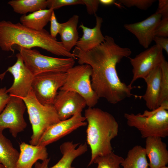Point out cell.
<instances>
[{
    "label": "cell",
    "mask_w": 168,
    "mask_h": 168,
    "mask_svg": "<svg viewBox=\"0 0 168 168\" xmlns=\"http://www.w3.org/2000/svg\"><path fill=\"white\" fill-rule=\"evenodd\" d=\"M72 53L79 64L91 66V86L99 98L114 104L133 95L132 90L136 87L122 82L116 70L117 64L131 54L129 48L120 47L107 35L104 42L93 49L84 52L75 47Z\"/></svg>",
    "instance_id": "cell-1"
},
{
    "label": "cell",
    "mask_w": 168,
    "mask_h": 168,
    "mask_svg": "<svg viewBox=\"0 0 168 168\" xmlns=\"http://www.w3.org/2000/svg\"><path fill=\"white\" fill-rule=\"evenodd\" d=\"M15 45L27 49L39 47L56 55L76 59L72 53L65 49L61 41L53 38L44 29L38 31L20 22L0 21V48L3 51L14 53L12 47Z\"/></svg>",
    "instance_id": "cell-2"
},
{
    "label": "cell",
    "mask_w": 168,
    "mask_h": 168,
    "mask_svg": "<svg viewBox=\"0 0 168 168\" xmlns=\"http://www.w3.org/2000/svg\"><path fill=\"white\" fill-rule=\"evenodd\" d=\"M84 116L87 121V144L91 150L90 166L96 157L113 151L111 142L118 135L119 125L113 115L99 108L88 107Z\"/></svg>",
    "instance_id": "cell-3"
},
{
    "label": "cell",
    "mask_w": 168,
    "mask_h": 168,
    "mask_svg": "<svg viewBox=\"0 0 168 168\" xmlns=\"http://www.w3.org/2000/svg\"><path fill=\"white\" fill-rule=\"evenodd\" d=\"M21 98L27 110L33 131L30 144L35 146L44 132L51 126L60 120L53 105L42 104L31 89L27 96Z\"/></svg>",
    "instance_id": "cell-4"
},
{
    "label": "cell",
    "mask_w": 168,
    "mask_h": 168,
    "mask_svg": "<svg viewBox=\"0 0 168 168\" xmlns=\"http://www.w3.org/2000/svg\"><path fill=\"white\" fill-rule=\"evenodd\" d=\"M128 125L137 128L143 138L149 137L165 138L168 136V111L160 106L152 111L138 113L124 114Z\"/></svg>",
    "instance_id": "cell-5"
},
{
    "label": "cell",
    "mask_w": 168,
    "mask_h": 168,
    "mask_svg": "<svg viewBox=\"0 0 168 168\" xmlns=\"http://www.w3.org/2000/svg\"><path fill=\"white\" fill-rule=\"evenodd\" d=\"M24 63L34 76L46 72H66L74 66V59L60 58L45 56L36 49L18 46Z\"/></svg>",
    "instance_id": "cell-6"
},
{
    "label": "cell",
    "mask_w": 168,
    "mask_h": 168,
    "mask_svg": "<svg viewBox=\"0 0 168 168\" xmlns=\"http://www.w3.org/2000/svg\"><path fill=\"white\" fill-rule=\"evenodd\" d=\"M67 73L65 82L59 90L77 93L85 100L88 107H94L100 98L91 86V66L87 64L73 66Z\"/></svg>",
    "instance_id": "cell-7"
},
{
    "label": "cell",
    "mask_w": 168,
    "mask_h": 168,
    "mask_svg": "<svg viewBox=\"0 0 168 168\" xmlns=\"http://www.w3.org/2000/svg\"><path fill=\"white\" fill-rule=\"evenodd\" d=\"M67 76V72H46L34 76L31 90L38 101L44 105H53L58 91L65 83Z\"/></svg>",
    "instance_id": "cell-8"
},
{
    "label": "cell",
    "mask_w": 168,
    "mask_h": 168,
    "mask_svg": "<svg viewBox=\"0 0 168 168\" xmlns=\"http://www.w3.org/2000/svg\"><path fill=\"white\" fill-rule=\"evenodd\" d=\"M10 100L0 114V131L8 128L14 138L27 127L24 117L26 108L23 100L20 98L10 96Z\"/></svg>",
    "instance_id": "cell-9"
},
{
    "label": "cell",
    "mask_w": 168,
    "mask_h": 168,
    "mask_svg": "<svg viewBox=\"0 0 168 168\" xmlns=\"http://www.w3.org/2000/svg\"><path fill=\"white\" fill-rule=\"evenodd\" d=\"M162 51L161 48L155 44L134 58L128 57L133 67V77L130 85L138 79H144L155 68L160 66L165 59Z\"/></svg>",
    "instance_id": "cell-10"
},
{
    "label": "cell",
    "mask_w": 168,
    "mask_h": 168,
    "mask_svg": "<svg viewBox=\"0 0 168 168\" xmlns=\"http://www.w3.org/2000/svg\"><path fill=\"white\" fill-rule=\"evenodd\" d=\"M16 62L0 74V78L2 79L6 72L10 73L13 77V82L7 90V92L10 96L24 98L27 96L31 89L34 76L25 65L20 53L16 54Z\"/></svg>",
    "instance_id": "cell-11"
},
{
    "label": "cell",
    "mask_w": 168,
    "mask_h": 168,
    "mask_svg": "<svg viewBox=\"0 0 168 168\" xmlns=\"http://www.w3.org/2000/svg\"><path fill=\"white\" fill-rule=\"evenodd\" d=\"M53 105L60 121L81 113L86 105L85 100L77 93L70 91L58 92Z\"/></svg>",
    "instance_id": "cell-12"
},
{
    "label": "cell",
    "mask_w": 168,
    "mask_h": 168,
    "mask_svg": "<svg viewBox=\"0 0 168 168\" xmlns=\"http://www.w3.org/2000/svg\"><path fill=\"white\" fill-rule=\"evenodd\" d=\"M82 113L60 121L49 127L40 138L37 145L46 147L69 134L78 128L86 126L87 123Z\"/></svg>",
    "instance_id": "cell-13"
},
{
    "label": "cell",
    "mask_w": 168,
    "mask_h": 168,
    "mask_svg": "<svg viewBox=\"0 0 168 168\" xmlns=\"http://www.w3.org/2000/svg\"><path fill=\"white\" fill-rule=\"evenodd\" d=\"M161 18L160 14L155 12L144 20L126 24L124 26L136 36L141 46L147 49L153 41L154 31Z\"/></svg>",
    "instance_id": "cell-14"
},
{
    "label": "cell",
    "mask_w": 168,
    "mask_h": 168,
    "mask_svg": "<svg viewBox=\"0 0 168 168\" xmlns=\"http://www.w3.org/2000/svg\"><path fill=\"white\" fill-rule=\"evenodd\" d=\"M68 141L63 143L60 147L62 156L54 166L49 167L50 158L42 161L41 163L36 162L35 168H76L72 166V163L77 157L86 152L88 150L86 142L80 144Z\"/></svg>",
    "instance_id": "cell-15"
},
{
    "label": "cell",
    "mask_w": 168,
    "mask_h": 168,
    "mask_svg": "<svg viewBox=\"0 0 168 168\" xmlns=\"http://www.w3.org/2000/svg\"><path fill=\"white\" fill-rule=\"evenodd\" d=\"M161 137H149L146 138L145 150L149 159L150 168H160L168 163V151L166 144Z\"/></svg>",
    "instance_id": "cell-16"
},
{
    "label": "cell",
    "mask_w": 168,
    "mask_h": 168,
    "mask_svg": "<svg viewBox=\"0 0 168 168\" xmlns=\"http://www.w3.org/2000/svg\"><path fill=\"white\" fill-rule=\"evenodd\" d=\"M95 16L96 24L94 27L88 28L82 23L79 26L82 30L83 35L79 39L75 47L82 51L86 52L93 49L105 40V36L101 30L103 19L96 14Z\"/></svg>",
    "instance_id": "cell-17"
},
{
    "label": "cell",
    "mask_w": 168,
    "mask_h": 168,
    "mask_svg": "<svg viewBox=\"0 0 168 168\" xmlns=\"http://www.w3.org/2000/svg\"><path fill=\"white\" fill-rule=\"evenodd\" d=\"M20 152L16 168H32L38 160L44 161L48 158L46 147L34 146L24 142L20 144Z\"/></svg>",
    "instance_id": "cell-18"
},
{
    "label": "cell",
    "mask_w": 168,
    "mask_h": 168,
    "mask_svg": "<svg viewBox=\"0 0 168 168\" xmlns=\"http://www.w3.org/2000/svg\"><path fill=\"white\" fill-rule=\"evenodd\" d=\"M161 70L160 66L155 68L143 79L147 84L144 94L142 97L146 105L149 110H153L157 109L161 90Z\"/></svg>",
    "instance_id": "cell-19"
},
{
    "label": "cell",
    "mask_w": 168,
    "mask_h": 168,
    "mask_svg": "<svg viewBox=\"0 0 168 168\" xmlns=\"http://www.w3.org/2000/svg\"><path fill=\"white\" fill-rule=\"evenodd\" d=\"M79 16L73 15L65 22L61 23L59 33L63 47L69 52L76 46L79 40V35L77 26Z\"/></svg>",
    "instance_id": "cell-20"
},
{
    "label": "cell",
    "mask_w": 168,
    "mask_h": 168,
    "mask_svg": "<svg viewBox=\"0 0 168 168\" xmlns=\"http://www.w3.org/2000/svg\"><path fill=\"white\" fill-rule=\"evenodd\" d=\"M54 10H40L28 15H22L20 18V23L24 26L36 30H43L49 21Z\"/></svg>",
    "instance_id": "cell-21"
},
{
    "label": "cell",
    "mask_w": 168,
    "mask_h": 168,
    "mask_svg": "<svg viewBox=\"0 0 168 168\" xmlns=\"http://www.w3.org/2000/svg\"><path fill=\"white\" fill-rule=\"evenodd\" d=\"M20 153L0 131V163L5 168H16Z\"/></svg>",
    "instance_id": "cell-22"
},
{
    "label": "cell",
    "mask_w": 168,
    "mask_h": 168,
    "mask_svg": "<svg viewBox=\"0 0 168 168\" xmlns=\"http://www.w3.org/2000/svg\"><path fill=\"white\" fill-rule=\"evenodd\" d=\"M121 165L123 168H148L145 148L140 145L133 147Z\"/></svg>",
    "instance_id": "cell-23"
},
{
    "label": "cell",
    "mask_w": 168,
    "mask_h": 168,
    "mask_svg": "<svg viewBox=\"0 0 168 168\" xmlns=\"http://www.w3.org/2000/svg\"><path fill=\"white\" fill-rule=\"evenodd\" d=\"M8 4L12 8L14 12L18 14L26 15L28 12L46 9L47 0H12Z\"/></svg>",
    "instance_id": "cell-24"
},
{
    "label": "cell",
    "mask_w": 168,
    "mask_h": 168,
    "mask_svg": "<svg viewBox=\"0 0 168 168\" xmlns=\"http://www.w3.org/2000/svg\"><path fill=\"white\" fill-rule=\"evenodd\" d=\"M161 90L159 106L168 109V63L165 59L161 63Z\"/></svg>",
    "instance_id": "cell-25"
},
{
    "label": "cell",
    "mask_w": 168,
    "mask_h": 168,
    "mask_svg": "<svg viewBox=\"0 0 168 168\" xmlns=\"http://www.w3.org/2000/svg\"><path fill=\"white\" fill-rule=\"evenodd\" d=\"M124 158L114 153L113 151L107 154L95 158L93 163L98 165L96 168H121L120 166Z\"/></svg>",
    "instance_id": "cell-26"
},
{
    "label": "cell",
    "mask_w": 168,
    "mask_h": 168,
    "mask_svg": "<svg viewBox=\"0 0 168 168\" xmlns=\"http://www.w3.org/2000/svg\"><path fill=\"white\" fill-rule=\"evenodd\" d=\"M156 1L155 0H119L116 1V3L117 5L121 4L128 7H136L141 10H146Z\"/></svg>",
    "instance_id": "cell-27"
},
{
    "label": "cell",
    "mask_w": 168,
    "mask_h": 168,
    "mask_svg": "<svg viewBox=\"0 0 168 168\" xmlns=\"http://www.w3.org/2000/svg\"><path fill=\"white\" fill-rule=\"evenodd\" d=\"M84 5L82 0H47V7L53 10L67 6Z\"/></svg>",
    "instance_id": "cell-28"
},
{
    "label": "cell",
    "mask_w": 168,
    "mask_h": 168,
    "mask_svg": "<svg viewBox=\"0 0 168 168\" xmlns=\"http://www.w3.org/2000/svg\"><path fill=\"white\" fill-rule=\"evenodd\" d=\"M154 35L161 37L168 36V18L161 19L155 30Z\"/></svg>",
    "instance_id": "cell-29"
},
{
    "label": "cell",
    "mask_w": 168,
    "mask_h": 168,
    "mask_svg": "<svg viewBox=\"0 0 168 168\" xmlns=\"http://www.w3.org/2000/svg\"><path fill=\"white\" fill-rule=\"evenodd\" d=\"M49 21L50 23V34L53 38L57 39L56 37L60 31L61 23L58 21L54 11L52 13Z\"/></svg>",
    "instance_id": "cell-30"
},
{
    "label": "cell",
    "mask_w": 168,
    "mask_h": 168,
    "mask_svg": "<svg viewBox=\"0 0 168 168\" xmlns=\"http://www.w3.org/2000/svg\"><path fill=\"white\" fill-rule=\"evenodd\" d=\"M84 5H85L87 12L90 15H96L99 4V0H82Z\"/></svg>",
    "instance_id": "cell-31"
},
{
    "label": "cell",
    "mask_w": 168,
    "mask_h": 168,
    "mask_svg": "<svg viewBox=\"0 0 168 168\" xmlns=\"http://www.w3.org/2000/svg\"><path fill=\"white\" fill-rule=\"evenodd\" d=\"M6 87L0 88V114L3 111L9 102L10 96L7 92Z\"/></svg>",
    "instance_id": "cell-32"
},
{
    "label": "cell",
    "mask_w": 168,
    "mask_h": 168,
    "mask_svg": "<svg viewBox=\"0 0 168 168\" xmlns=\"http://www.w3.org/2000/svg\"><path fill=\"white\" fill-rule=\"evenodd\" d=\"M158 6L156 12L160 14L162 18H168V0H159Z\"/></svg>",
    "instance_id": "cell-33"
},
{
    "label": "cell",
    "mask_w": 168,
    "mask_h": 168,
    "mask_svg": "<svg viewBox=\"0 0 168 168\" xmlns=\"http://www.w3.org/2000/svg\"><path fill=\"white\" fill-rule=\"evenodd\" d=\"M153 41L156 45H157L162 49L165 50L167 54H168V39L166 37L154 36Z\"/></svg>",
    "instance_id": "cell-34"
},
{
    "label": "cell",
    "mask_w": 168,
    "mask_h": 168,
    "mask_svg": "<svg viewBox=\"0 0 168 168\" xmlns=\"http://www.w3.org/2000/svg\"><path fill=\"white\" fill-rule=\"evenodd\" d=\"M100 3L105 6L116 4V1L114 0H99Z\"/></svg>",
    "instance_id": "cell-35"
},
{
    "label": "cell",
    "mask_w": 168,
    "mask_h": 168,
    "mask_svg": "<svg viewBox=\"0 0 168 168\" xmlns=\"http://www.w3.org/2000/svg\"><path fill=\"white\" fill-rule=\"evenodd\" d=\"M0 168H5L4 166L0 163Z\"/></svg>",
    "instance_id": "cell-36"
},
{
    "label": "cell",
    "mask_w": 168,
    "mask_h": 168,
    "mask_svg": "<svg viewBox=\"0 0 168 168\" xmlns=\"http://www.w3.org/2000/svg\"><path fill=\"white\" fill-rule=\"evenodd\" d=\"M160 168H168V167L166 166H164L161 167H160Z\"/></svg>",
    "instance_id": "cell-37"
}]
</instances>
